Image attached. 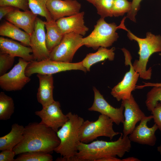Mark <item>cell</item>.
<instances>
[{"instance_id":"obj_1","label":"cell","mask_w":161,"mask_h":161,"mask_svg":"<svg viewBox=\"0 0 161 161\" xmlns=\"http://www.w3.org/2000/svg\"><path fill=\"white\" fill-rule=\"evenodd\" d=\"M57 133L51 128L36 122L24 127L21 141L13 149L16 155L38 151L51 154L59 145Z\"/></svg>"},{"instance_id":"obj_2","label":"cell","mask_w":161,"mask_h":161,"mask_svg":"<svg viewBox=\"0 0 161 161\" xmlns=\"http://www.w3.org/2000/svg\"><path fill=\"white\" fill-rule=\"evenodd\" d=\"M120 134L114 141L97 140L89 143L80 142L75 156L79 161H96L109 156L122 157L130 151L131 141L128 136L123 137L122 133Z\"/></svg>"},{"instance_id":"obj_3","label":"cell","mask_w":161,"mask_h":161,"mask_svg":"<svg viewBox=\"0 0 161 161\" xmlns=\"http://www.w3.org/2000/svg\"><path fill=\"white\" fill-rule=\"evenodd\" d=\"M66 115L68 120L56 132L60 142L54 151L60 154L61 157L56 161H79L75 155L80 142L79 131L84 120L70 112Z\"/></svg>"},{"instance_id":"obj_4","label":"cell","mask_w":161,"mask_h":161,"mask_svg":"<svg viewBox=\"0 0 161 161\" xmlns=\"http://www.w3.org/2000/svg\"><path fill=\"white\" fill-rule=\"evenodd\" d=\"M126 18L122 20L118 29H122L127 32V36L131 40L136 41L139 49V60H136L132 64L134 70L140 74L141 78L149 80L151 78L152 69L146 70V66L150 56L154 53L161 52V36L155 35L151 32L146 33V37L140 38L135 36L125 27L124 21Z\"/></svg>"},{"instance_id":"obj_5","label":"cell","mask_w":161,"mask_h":161,"mask_svg":"<svg viewBox=\"0 0 161 161\" xmlns=\"http://www.w3.org/2000/svg\"><path fill=\"white\" fill-rule=\"evenodd\" d=\"M118 26L114 23H108L104 18H101L97 21L92 32L83 38L82 44L94 50L100 47H110L119 38L116 32Z\"/></svg>"},{"instance_id":"obj_6","label":"cell","mask_w":161,"mask_h":161,"mask_svg":"<svg viewBox=\"0 0 161 161\" xmlns=\"http://www.w3.org/2000/svg\"><path fill=\"white\" fill-rule=\"evenodd\" d=\"M113 123L109 117L102 114L95 121H84L79 131L80 142L88 143L101 136L112 140L115 136L121 133L114 130Z\"/></svg>"},{"instance_id":"obj_7","label":"cell","mask_w":161,"mask_h":161,"mask_svg":"<svg viewBox=\"0 0 161 161\" xmlns=\"http://www.w3.org/2000/svg\"><path fill=\"white\" fill-rule=\"evenodd\" d=\"M80 70L86 72V69L83 65L82 61L77 63L53 61L48 59L40 61L30 62L25 70L26 75L30 77L34 74L52 75L67 71Z\"/></svg>"},{"instance_id":"obj_8","label":"cell","mask_w":161,"mask_h":161,"mask_svg":"<svg viewBox=\"0 0 161 161\" xmlns=\"http://www.w3.org/2000/svg\"><path fill=\"white\" fill-rule=\"evenodd\" d=\"M121 50L124 55L125 65H129L130 69L125 74L123 80L112 89L111 95L118 101L131 98V92L136 89V84L140 77V74L133 67L131 62L132 58L129 52L124 48Z\"/></svg>"},{"instance_id":"obj_9","label":"cell","mask_w":161,"mask_h":161,"mask_svg":"<svg viewBox=\"0 0 161 161\" xmlns=\"http://www.w3.org/2000/svg\"><path fill=\"white\" fill-rule=\"evenodd\" d=\"M83 36L75 32L64 34L60 44L50 52L49 59L55 61L71 62L77 51L83 46Z\"/></svg>"},{"instance_id":"obj_10","label":"cell","mask_w":161,"mask_h":161,"mask_svg":"<svg viewBox=\"0 0 161 161\" xmlns=\"http://www.w3.org/2000/svg\"><path fill=\"white\" fill-rule=\"evenodd\" d=\"M30 62L20 58L18 63L9 72L0 76V86L7 91L21 90L31 80L25 74L26 69Z\"/></svg>"},{"instance_id":"obj_11","label":"cell","mask_w":161,"mask_h":161,"mask_svg":"<svg viewBox=\"0 0 161 161\" xmlns=\"http://www.w3.org/2000/svg\"><path fill=\"white\" fill-rule=\"evenodd\" d=\"M35 113L41 118L40 124L51 128L56 132L68 120L66 115L63 113L59 102L55 100Z\"/></svg>"},{"instance_id":"obj_12","label":"cell","mask_w":161,"mask_h":161,"mask_svg":"<svg viewBox=\"0 0 161 161\" xmlns=\"http://www.w3.org/2000/svg\"><path fill=\"white\" fill-rule=\"evenodd\" d=\"M45 27L44 21L37 17L34 31L30 35V47L35 61L49 59V52L46 45Z\"/></svg>"},{"instance_id":"obj_13","label":"cell","mask_w":161,"mask_h":161,"mask_svg":"<svg viewBox=\"0 0 161 161\" xmlns=\"http://www.w3.org/2000/svg\"><path fill=\"white\" fill-rule=\"evenodd\" d=\"M93 89L94 95V102L88 110L97 112L107 116L117 125L123 123L124 120L123 105L121 104L119 108L113 107L105 100L103 95L95 87H93Z\"/></svg>"},{"instance_id":"obj_14","label":"cell","mask_w":161,"mask_h":161,"mask_svg":"<svg viewBox=\"0 0 161 161\" xmlns=\"http://www.w3.org/2000/svg\"><path fill=\"white\" fill-rule=\"evenodd\" d=\"M121 104L124 109L123 136L126 137L131 133L137 123L146 116L140 109L132 95L130 99L122 100Z\"/></svg>"},{"instance_id":"obj_15","label":"cell","mask_w":161,"mask_h":161,"mask_svg":"<svg viewBox=\"0 0 161 161\" xmlns=\"http://www.w3.org/2000/svg\"><path fill=\"white\" fill-rule=\"evenodd\" d=\"M152 119V115L145 116L141 120L139 125L129 134V137L131 141L150 146L155 145L157 140L155 132L158 129L155 123L151 127L148 126V123Z\"/></svg>"},{"instance_id":"obj_16","label":"cell","mask_w":161,"mask_h":161,"mask_svg":"<svg viewBox=\"0 0 161 161\" xmlns=\"http://www.w3.org/2000/svg\"><path fill=\"white\" fill-rule=\"evenodd\" d=\"M47 7L55 21L80 12L81 4L76 0H47Z\"/></svg>"},{"instance_id":"obj_17","label":"cell","mask_w":161,"mask_h":161,"mask_svg":"<svg viewBox=\"0 0 161 161\" xmlns=\"http://www.w3.org/2000/svg\"><path fill=\"white\" fill-rule=\"evenodd\" d=\"M37 15L31 10L22 11L17 8L5 16L6 19L30 35L33 32Z\"/></svg>"},{"instance_id":"obj_18","label":"cell","mask_w":161,"mask_h":161,"mask_svg":"<svg viewBox=\"0 0 161 161\" xmlns=\"http://www.w3.org/2000/svg\"><path fill=\"white\" fill-rule=\"evenodd\" d=\"M84 12H79L58 19L56 22L64 34L73 32L84 36L89 30L84 24Z\"/></svg>"},{"instance_id":"obj_19","label":"cell","mask_w":161,"mask_h":161,"mask_svg":"<svg viewBox=\"0 0 161 161\" xmlns=\"http://www.w3.org/2000/svg\"><path fill=\"white\" fill-rule=\"evenodd\" d=\"M0 52L14 57H19L27 61H34L31 48L27 47L11 39L0 37Z\"/></svg>"},{"instance_id":"obj_20","label":"cell","mask_w":161,"mask_h":161,"mask_svg":"<svg viewBox=\"0 0 161 161\" xmlns=\"http://www.w3.org/2000/svg\"><path fill=\"white\" fill-rule=\"evenodd\" d=\"M39 81V86L37 93V99L42 107L53 102V78L52 75L37 74Z\"/></svg>"},{"instance_id":"obj_21","label":"cell","mask_w":161,"mask_h":161,"mask_svg":"<svg viewBox=\"0 0 161 161\" xmlns=\"http://www.w3.org/2000/svg\"><path fill=\"white\" fill-rule=\"evenodd\" d=\"M24 127L18 123L13 124L10 132L0 138V150H13L23 137Z\"/></svg>"},{"instance_id":"obj_22","label":"cell","mask_w":161,"mask_h":161,"mask_svg":"<svg viewBox=\"0 0 161 161\" xmlns=\"http://www.w3.org/2000/svg\"><path fill=\"white\" fill-rule=\"evenodd\" d=\"M0 35L18 41L30 47V35L9 21H4L0 26Z\"/></svg>"},{"instance_id":"obj_23","label":"cell","mask_w":161,"mask_h":161,"mask_svg":"<svg viewBox=\"0 0 161 161\" xmlns=\"http://www.w3.org/2000/svg\"><path fill=\"white\" fill-rule=\"evenodd\" d=\"M115 50L114 47L109 49L106 47H100L96 52L89 53L86 55L82 61L83 65L87 71H89L92 66L97 63L106 59L112 61L114 58Z\"/></svg>"},{"instance_id":"obj_24","label":"cell","mask_w":161,"mask_h":161,"mask_svg":"<svg viewBox=\"0 0 161 161\" xmlns=\"http://www.w3.org/2000/svg\"><path fill=\"white\" fill-rule=\"evenodd\" d=\"M47 30L46 34V45L50 52L61 42L64 34L58 25L56 21H44Z\"/></svg>"},{"instance_id":"obj_25","label":"cell","mask_w":161,"mask_h":161,"mask_svg":"<svg viewBox=\"0 0 161 161\" xmlns=\"http://www.w3.org/2000/svg\"><path fill=\"white\" fill-rule=\"evenodd\" d=\"M14 111V104L12 98L3 92L0 93V120L10 119Z\"/></svg>"},{"instance_id":"obj_26","label":"cell","mask_w":161,"mask_h":161,"mask_svg":"<svg viewBox=\"0 0 161 161\" xmlns=\"http://www.w3.org/2000/svg\"><path fill=\"white\" fill-rule=\"evenodd\" d=\"M47 0H28L29 9L34 13L44 17L47 21L53 19L46 6Z\"/></svg>"},{"instance_id":"obj_27","label":"cell","mask_w":161,"mask_h":161,"mask_svg":"<svg viewBox=\"0 0 161 161\" xmlns=\"http://www.w3.org/2000/svg\"><path fill=\"white\" fill-rule=\"evenodd\" d=\"M14 161H52L53 157L49 153L34 151L21 153Z\"/></svg>"},{"instance_id":"obj_28","label":"cell","mask_w":161,"mask_h":161,"mask_svg":"<svg viewBox=\"0 0 161 161\" xmlns=\"http://www.w3.org/2000/svg\"><path fill=\"white\" fill-rule=\"evenodd\" d=\"M158 103H161V87L153 86L146 95L145 103L148 110L151 112Z\"/></svg>"},{"instance_id":"obj_29","label":"cell","mask_w":161,"mask_h":161,"mask_svg":"<svg viewBox=\"0 0 161 161\" xmlns=\"http://www.w3.org/2000/svg\"><path fill=\"white\" fill-rule=\"evenodd\" d=\"M114 0H96L93 5L101 18L112 17V9Z\"/></svg>"},{"instance_id":"obj_30","label":"cell","mask_w":161,"mask_h":161,"mask_svg":"<svg viewBox=\"0 0 161 161\" xmlns=\"http://www.w3.org/2000/svg\"><path fill=\"white\" fill-rule=\"evenodd\" d=\"M131 2L127 0H114L112 9L113 16H123L130 10Z\"/></svg>"},{"instance_id":"obj_31","label":"cell","mask_w":161,"mask_h":161,"mask_svg":"<svg viewBox=\"0 0 161 161\" xmlns=\"http://www.w3.org/2000/svg\"><path fill=\"white\" fill-rule=\"evenodd\" d=\"M15 57L10 55L0 52V76L5 74L13 64Z\"/></svg>"},{"instance_id":"obj_32","label":"cell","mask_w":161,"mask_h":161,"mask_svg":"<svg viewBox=\"0 0 161 161\" xmlns=\"http://www.w3.org/2000/svg\"><path fill=\"white\" fill-rule=\"evenodd\" d=\"M14 7L23 11L29 10L28 0H0V6Z\"/></svg>"},{"instance_id":"obj_33","label":"cell","mask_w":161,"mask_h":161,"mask_svg":"<svg viewBox=\"0 0 161 161\" xmlns=\"http://www.w3.org/2000/svg\"><path fill=\"white\" fill-rule=\"evenodd\" d=\"M142 0H132L131 2V7L127 13L126 18H128L131 21L136 22L135 16L140 7V3Z\"/></svg>"},{"instance_id":"obj_34","label":"cell","mask_w":161,"mask_h":161,"mask_svg":"<svg viewBox=\"0 0 161 161\" xmlns=\"http://www.w3.org/2000/svg\"><path fill=\"white\" fill-rule=\"evenodd\" d=\"M151 112L154 122L161 132V103H158Z\"/></svg>"},{"instance_id":"obj_35","label":"cell","mask_w":161,"mask_h":161,"mask_svg":"<svg viewBox=\"0 0 161 161\" xmlns=\"http://www.w3.org/2000/svg\"><path fill=\"white\" fill-rule=\"evenodd\" d=\"M16 155L13 150H5L0 153V161H14Z\"/></svg>"},{"instance_id":"obj_36","label":"cell","mask_w":161,"mask_h":161,"mask_svg":"<svg viewBox=\"0 0 161 161\" xmlns=\"http://www.w3.org/2000/svg\"><path fill=\"white\" fill-rule=\"evenodd\" d=\"M18 8L10 6H0V20Z\"/></svg>"},{"instance_id":"obj_37","label":"cell","mask_w":161,"mask_h":161,"mask_svg":"<svg viewBox=\"0 0 161 161\" xmlns=\"http://www.w3.org/2000/svg\"><path fill=\"white\" fill-rule=\"evenodd\" d=\"M96 161H122V159L113 156H106L97 159Z\"/></svg>"},{"instance_id":"obj_38","label":"cell","mask_w":161,"mask_h":161,"mask_svg":"<svg viewBox=\"0 0 161 161\" xmlns=\"http://www.w3.org/2000/svg\"><path fill=\"white\" fill-rule=\"evenodd\" d=\"M147 86H160L161 87V83H144L143 85L136 86V89H141Z\"/></svg>"},{"instance_id":"obj_39","label":"cell","mask_w":161,"mask_h":161,"mask_svg":"<svg viewBox=\"0 0 161 161\" xmlns=\"http://www.w3.org/2000/svg\"><path fill=\"white\" fill-rule=\"evenodd\" d=\"M140 160L134 157H130L122 159V161H140Z\"/></svg>"},{"instance_id":"obj_40","label":"cell","mask_w":161,"mask_h":161,"mask_svg":"<svg viewBox=\"0 0 161 161\" xmlns=\"http://www.w3.org/2000/svg\"><path fill=\"white\" fill-rule=\"evenodd\" d=\"M85 0L86 1H87L91 3L93 5L94 3H95V1L96 0Z\"/></svg>"},{"instance_id":"obj_41","label":"cell","mask_w":161,"mask_h":161,"mask_svg":"<svg viewBox=\"0 0 161 161\" xmlns=\"http://www.w3.org/2000/svg\"><path fill=\"white\" fill-rule=\"evenodd\" d=\"M157 150L161 154V145L157 147Z\"/></svg>"}]
</instances>
